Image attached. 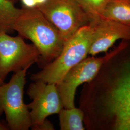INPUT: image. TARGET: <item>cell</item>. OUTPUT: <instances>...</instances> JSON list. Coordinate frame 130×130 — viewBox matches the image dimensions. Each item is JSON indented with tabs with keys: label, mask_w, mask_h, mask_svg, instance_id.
I'll return each mask as SVG.
<instances>
[{
	"label": "cell",
	"mask_w": 130,
	"mask_h": 130,
	"mask_svg": "<svg viewBox=\"0 0 130 130\" xmlns=\"http://www.w3.org/2000/svg\"><path fill=\"white\" fill-rule=\"evenodd\" d=\"M88 16L90 22L101 18L103 11L109 0H76Z\"/></svg>",
	"instance_id": "4fadbf2b"
},
{
	"label": "cell",
	"mask_w": 130,
	"mask_h": 130,
	"mask_svg": "<svg viewBox=\"0 0 130 130\" xmlns=\"http://www.w3.org/2000/svg\"><path fill=\"white\" fill-rule=\"evenodd\" d=\"M21 12V8L15 6L9 0H0V32L14 31V22Z\"/></svg>",
	"instance_id": "7c38bea8"
},
{
	"label": "cell",
	"mask_w": 130,
	"mask_h": 130,
	"mask_svg": "<svg viewBox=\"0 0 130 130\" xmlns=\"http://www.w3.org/2000/svg\"><path fill=\"white\" fill-rule=\"evenodd\" d=\"M23 7L26 8H30L35 7L37 4L36 0H21Z\"/></svg>",
	"instance_id": "9a60e30c"
},
{
	"label": "cell",
	"mask_w": 130,
	"mask_h": 130,
	"mask_svg": "<svg viewBox=\"0 0 130 130\" xmlns=\"http://www.w3.org/2000/svg\"><path fill=\"white\" fill-rule=\"evenodd\" d=\"M13 30L37 47L40 53L39 63L42 67L57 57L63 47L64 42L58 30L36 7L22 8Z\"/></svg>",
	"instance_id": "7a4b0ae2"
},
{
	"label": "cell",
	"mask_w": 130,
	"mask_h": 130,
	"mask_svg": "<svg viewBox=\"0 0 130 130\" xmlns=\"http://www.w3.org/2000/svg\"><path fill=\"white\" fill-rule=\"evenodd\" d=\"M101 18L130 27V0H109L104 9Z\"/></svg>",
	"instance_id": "30bf717a"
},
{
	"label": "cell",
	"mask_w": 130,
	"mask_h": 130,
	"mask_svg": "<svg viewBox=\"0 0 130 130\" xmlns=\"http://www.w3.org/2000/svg\"><path fill=\"white\" fill-rule=\"evenodd\" d=\"M28 69L14 72L7 83L0 85V116L5 113L10 130H28L31 127L29 108L23 100Z\"/></svg>",
	"instance_id": "277c9868"
},
{
	"label": "cell",
	"mask_w": 130,
	"mask_h": 130,
	"mask_svg": "<svg viewBox=\"0 0 130 130\" xmlns=\"http://www.w3.org/2000/svg\"><path fill=\"white\" fill-rule=\"evenodd\" d=\"M10 2H11L12 3H13L14 4H15L16 3H17L18 2H19V0H9Z\"/></svg>",
	"instance_id": "ac0fdd59"
},
{
	"label": "cell",
	"mask_w": 130,
	"mask_h": 130,
	"mask_svg": "<svg viewBox=\"0 0 130 130\" xmlns=\"http://www.w3.org/2000/svg\"><path fill=\"white\" fill-rule=\"evenodd\" d=\"M10 130L7 124H5L1 121H0V130Z\"/></svg>",
	"instance_id": "2e32d148"
},
{
	"label": "cell",
	"mask_w": 130,
	"mask_h": 130,
	"mask_svg": "<svg viewBox=\"0 0 130 130\" xmlns=\"http://www.w3.org/2000/svg\"><path fill=\"white\" fill-rule=\"evenodd\" d=\"M4 83H5L4 81L3 80H2V79L0 78V85H2V84H4Z\"/></svg>",
	"instance_id": "d6986e66"
},
{
	"label": "cell",
	"mask_w": 130,
	"mask_h": 130,
	"mask_svg": "<svg viewBox=\"0 0 130 130\" xmlns=\"http://www.w3.org/2000/svg\"><path fill=\"white\" fill-rule=\"evenodd\" d=\"M79 99L88 130H130V41L122 40Z\"/></svg>",
	"instance_id": "6da1fadb"
},
{
	"label": "cell",
	"mask_w": 130,
	"mask_h": 130,
	"mask_svg": "<svg viewBox=\"0 0 130 130\" xmlns=\"http://www.w3.org/2000/svg\"><path fill=\"white\" fill-rule=\"evenodd\" d=\"M89 24L93 30L90 55L94 56L107 52L118 40L130 41V27L103 18Z\"/></svg>",
	"instance_id": "9c48e42d"
},
{
	"label": "cell",
	"mask_w": 130,
	"mask_h": 130,
	"mask_svg": "<svg viewBox=\"0 0 130 130\" xmlns=\"http://www.w3.org/2000/svg\"><path fill=\"white\" fill-rule=\"evenodd\" d=\"M54 127L51 122L46 119L42 124L38 126L35 130H54Z\"/></svg>",
	"instance_id": "5bb4252c"
},
{
	"label": "cell",
	"mask_w": 130,
	"mask_h": 130,
	"mask_svg": "<svg viewBox=\"0 0 130 130\" xmlns=\"http://www.w3.org/2000/svg\"><path fill=\"white\" fill-rule=\"evenodd\" d=\"M27 93L32 100V102L28 104L31 110L30 116L32 130H35L48 117L58 114L64 108L56 84L41 80L33 81Z\"/></svg>",
	"instance_id": "ba28073f"
},
{
	"label": "cell",
	"mask_w": 130,
	"mask_h": 130,
	"mask_svg": "<svg viewBox=\"0 0 130 130\" xmlns=\"http://www.w3.org/2000/svg\"><path fill=\"white\" fill-rule=\"evenodd\" d=\"M113 51V49L102 57H87L70 69L56 84L64 108L75 107V97L77 88L94 78L103 63L112 55Z\"/></svg>",
	"instance_id": "52a82bcc"
},
{
	"label": "cell",
	"mask_w": 130,
	"mask_h": 130,
	"mask_svg": "<svg viewBox=\"0 0 130 130\" xmlns=\"http://www.w3.org/2000/svg\"><path fill=\"white\" fill-rule=\"evenodd\" d=\"M61 130H84V113L79 108H63L58 113Z\"/></svg>",
	"instance_id": "8fae6325"
},
{
	"label": "cell",
	"mask_w": 130,
	"mask_h": 130,
	"mask_svg": "<svg viewBox=\"0 0 130 130\" xmlns=\"http://www.w3.org/2000/svg\"><path fill=\"white\" fill-rule=\"evenodd\" d=\"M47 0H36V2H37V5H40V4H42V3H44L45 2H46Z\"/></svg>",
	"instance_id": "e0dca14e"
},
{
	"label": "cell",
	"mask_w": 130,
	"mask_h": 130,
	"mask_svg": "<svg viewBox=\"0 0 130 130\" xmlns=\"http://www.w3.org/2000/svg\"><path fill=\"white\" fill-rule=\"evenodd\" d=\"M93 27L89 24L80 28L64 43L60 54L42 68L41 70L31 75L32 81L58 84L66 73L87 57L93 41Z\"/></svg>",
	"instance_id": "3957f363"
},
{
	"label": "cell",
	"mask_w": 130,
	"mask_h": 130,
	"mask_svg": "<svg viewBox=\"0 0 130 130\" xmlns=\"http://www.w3.org/2000/svg\"><path fill=\"white\" fill-rule=\"evenodd\" d=\"M36 7L57 29L64 42L90 22L76 0H47Z\"/></svg>",
	"instance_id": "5b68a950"
},
{
	"label": "cell",
	"mask_w": 130,
	"mask_h": 130,
	"mask_svg": "<svg viewBox=\"0 0 130 130\" xmlns=\"http://www.w3.org/2000/svg\"><path fill=\"white\" fill-rule=\"evenodd\" d=\"M40 53L33 44H28L18 35L11 36L0 32V78L5 81L9 73L29 69L39 63Z\"/></svg>",
	"instance_id": "8992f818"
}]
</instances>
